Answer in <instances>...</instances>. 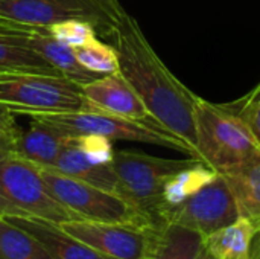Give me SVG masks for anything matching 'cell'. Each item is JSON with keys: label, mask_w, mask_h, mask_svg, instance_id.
<instances>
[{"label": "cell", "mask_w": 260, "mask_h": 259, "mask_svg": "<svg viewBox=\"0 0 260 259\" xmlns=\"http://www.w3.org/2000/svg\"><path fill=\"white\" fill-rule=\"evenodd\" d=\"M198 159L218 174H224L251 157L259 148L233 104L197 101Z\"/></svg>", "instance_id": "7a4b0ae2"}, {"label": "cell", "mask_w": 260, "mask_h": 259, "mask_svg": "<svg viewBox=\"0 0 260 259\" xmlns=\"http://www.w3.org/2000/svg\"><path fill=\"white\" fill-rule=\"evenodd\" d=\"M221 176L232 191L239 217L250 220L260 234V150Z\"/></svg>", "instance_id": "9a60e30c"}, {"label": "cell", "mask_w": 260, "mask_h": 259, "mask_svg": "<svg viewBox=\"0 0 260 259\" xmlns=\"http://www.w3.org/2000/svg\"><path fill=\"white\" fill-rule=\"evenodd\" d=\"M195 259H213V256H212V255L204 249V246H203V247H201V250L198 252V255H197V258Z\"/></svg>", "instance_id": "484cf974"}, {"label": "cell", "mask_w": 260, "mask_h": 259, "mask_svg": "<svg viewBox=\"0 0 260 259\" xmlns=\"http://www.w3.org/2000/svg\"><path fill=\"white\" fill-rule=\"evenodd\" d=\"M30 119L72 136H98L111 142L128 140L160 145L171 150H177L189 157L197 159L195 151L183 139L161 127L154 119L136 121L99 111H75L49 116H30Z\"/></svg>", "instance_id": "8992f818"}, {"label": "cell", "mask_w": 260, "mask_h": 259, "mask_svg": "<svg viewBox=\"0 0 260 259\" xmlns=\"http://www.w3.org/2000/svg\"><path fill=\"white\" fill-rule=\"evenodd\" d=\"M160 224L72 220L59 227L108 259H142Z\"/></svg>", "instance_id": "30bf717a"}, {"label": "cell", "mask_w": 260, "mask_h": 259, "mask_svg": "<svg viewBox=\"0 0 260 259\" xmlns=\"http://www.w3.org/2000/svg\"><path fill=\"white\" fill-rule=\"evenodd\" d=\"M239 217L232 191L221 174H215L177 205L157 212L160 224L178 226L203 238L225 227Z\"/></svg>", "instance_id": "ba28073f"}, {"label": "cell", "mask_w": 260, "mask_h": 259, "mask_svg": "<svg viewBox=\"0 0 260 259\" xmlns=\"http://www.w3.org/2000/svg\"><path fill=\"white\" fill-rule=\"evenodd\" d=\"M47 29L53 38H56L58 41L70 47L81 46L90 41L91 38H96L98 35L93 24L87 21H81V20H69V21L56 23V24L47 26Z\"/></svg>", "instance_id": "7402d4cb"}, {"label": "cell", "mask_w": 260, "mask_h": 259, "mask_svg": "<svg viewBox=\"0 0 260 259\" xmlns=\"http://www.w3.org/2000/svg\"><path fill=\"white\" fill-rule=\"evenodd\" d=\"M38 168L55 198L75 214L78 220L137 224L155 223L131 203L113 192L66 176L53 168Z\"/></svg>", "instance_id": "52a82bcc"}, {"label": "cell", "mask_w": 260, "mask_h": 259, "mask_svg": "<svg viewBox=\"0 0 260 259\" xmlns=\"http://www.w3.org/2000/svg\"><path fill=\"white\" fill-rule=\"evenodd\" d=\"M20 133L21 131L17 127L12 128V127H8V125L0 122V150L14 153Z\"/></svg>", "instance_id": "cb8c5ba5"}, {"label": "cell", "mask_w": 260, "mask_h": 259, "mask_svg": "<svg viewBox=\"0 0 260 259\" xmlns=\"http://www.w3.org/2000/svg\"><path fill=\"white\" fill-rule=\"evenodd\" d=\"M0 217L40 218L58 224L78 220L55 198L35 163L3 150H0Z\"/></svg>", "instance_id": "3957f363"}, {"label": "cell", "mask_w": 260, "mask_h": 259, "mask_svg": "<svg viewBox=\"0 0 260 259\" xmlns=\"http://www.w3.org/2000/svg\"><path fill=\"white\" fill-rule=\"evenodd\" d=\"M232 104L260 150V82L247 96Z\"/></svg>", "instance_id": "603a6c76"}, {"label": "cell", "mask_w": 260, "mask_h": 259, "mask_svg": "<svg viewBox=\"0 0 260 259\" xmlns=\"http://www.w3.org/2000/svg\"><path fill=\"white\" fill-rule=\"evenodd\" d=\"M120 6L117 0H0V15L44 27L81 20L93 24L96 32L105 37Z\"/></svg>", "instance_id": "9c48e42d"}, {"label": "cell", "mask_w": 260, "mask_h": 259, "mask_svg": "<svg viewBox=\"0 0 260 259\" xmlns=\"http://www.w3.org/2000/svg\"><path fill=\"white\" fill-rule=\"evenodd\" d=\"M72 139V134L30 119V128L20 133L14 153L38 166L52 168Z\"/></svg>", "instance_id": "2e32d148"}, {"label": "cell", "mask_w": 260, "mask_h": 259, "mask_svg": "<svg viewBox=\"0 0 260 259\" xmlns=\"http://www.w3.org/2000/svg\"><path fill=\"white\" fill-rule=\"evenodd\" d=\"M203 247V237L197 232L160 224L142 259H195Z\"/></svg>", "instance_id": "ac0fdd59"}, {"label": "cell", "mask_w": 260, "mask_h": 259, "mask_svg": "<svg viewBox=\"0 0 260 259\" xmlns=\"http://www.w3.org/2000/svg\"><path fill=\"white\" fill-rule=\"evenodd\" d=\"M44 26H32L0 15V73H41L62 76L30 46L29 40L44 32Z\"/></svg>", "instance_id": "8fae6325"}, {"label": "cell", "mask_w": 260, "mask_h": 259, "mask_svg": "<svg viewBox=\"0 0 260 259\" xmlns=\"http://www.w3.org/2000/svg\"><path fill=\"white\" fill-rule=\"evenodd\" d=\"M75 56L82 67L99 76L110 75L119 70L117 55L111 44L102 43L96 38L73 47Z\"/></svg>", "instance_id": "44dd1931"}, {"label": "cell", "mask_w": 260, "mask_h": 259, "mask_svg": "<svg viewBox=\"0 0 260 259\" xmlns=\"http://www.w3.org/2000/svg\"><path fill=\"white\" fill-rule=\"evenodd\" d=\"M82 93L90 101L94 111L136 121L152 119L137 92L119 72L82 84Z\"/></svg>", "instance_id": "7c38bea8"}, {"label": "cell", "mask_w": 260, "mask_h": 259, "mask_svg": "<svg viewBox=\"0 0 260 259\" xmlns=\"http://www.w3.org/2000/svg\"><path fill=\"white\" fill-rule=\"evenodd\" d=\"M0 259H52L38 240L0 217Z\"/></svg>", "instance_id": "ffe728a7"}, {"label": "cell", "mask_w": 260, "mask_h": 259, "mask_svg": "<svg viewBox=\"0 0 260 259\" xmlns=\"http://www.w3.org/2000/svg\"><path fill=\"white\" fill-rule=\"evenodd\" d=\"M198 162L201 160L193 157L177 160L139 151H114L111 165L117 179V195L155 221L154 215L163 203L169 182Z\"/></svg>", "instance_id": "5b68a950"}, {"label": "cell", "mask_w": 260, "mask_h": 259, "mask_svg": "<svg viewBox=\"0 0 260 259\" xmlns=\"http://www.w3.org/2000/svg\"><path fill=\"white\" fill-rule=\"evenodd\" d=\"M52 168L117 195V179L111 160H104L91 154L84 145L82 136H73Z\"/></svg>", "instance_id": "4fadbf2b"}, {"label": "cell", "mask_w": 260, "mask_h": 259, "mask_svg": "<svg viewBox=\"0 0 260 259\" xmlns=\"http://www.w3.org/2000/svg\"><path fill=\"white\" fill-rule=\"evenodd\" d=\"M41 243L52 259H108L82 241L66 234L58 223L40 218H5Z\"/></svg>", "instance_id": "5bb4252c"}, {"label": "cell", "mask_w": 260, "mask_h": 259, "mask_svg": "<svg viewBox=\"0 0 260 259\" xmlns=\"http://www.w3.org/2000/svg\"><path fill=\"white\" fill-rule=\"evenodd\" d=\"M0 105L11 114L26 116L94 111L82 84L41 73H0Z\"/></svg>", "instance_id": "277c9868"}, {"label": "cell", "mask_w": 260, "mask_h": 259, "mask_svg": "<svg viewBox=\"0 0 260 259\" xmlns=\"http://www.w3.org/2000/svg\"><path fill=\"white\" fill-rule=\"evenodd\" d=\"M29 46L37 53H40L47 63H50L62 76L78 84H87L99 78V75L91 73L85 67H82L75 56L73 47L53 38L49 34V29L34 35L29 40Z\"/></svg>", "instance_id": "d6986e66"}, {"label": "cell", "mask_w": 260, "mask_h": 259, "mask_svg": "<svg viewBox=\"0 0 260 259\" xmlns=\"http://www.w3.org/2000/svg\"><path fill=\"white\" fill-rule=\"evenodd\" d=\"M256 235V226L250 220L238 217L225 227L204 237L203 246L213 259H253Z\"/></svg>", "instance_id": "e0dca14e"}, {"label": "cell", "mask_w": 260, "mask_h": 259, "mask_svg": "<svg viewBox=\"0 0 260 259\" xmlns=\"http://www.w3.org/2000/svg\"><path fill=\"white\" fill-rule=\"evenodd\" d=\"M105 37L117 55V72L137 92L151 118L183 139L198 159L195 113L200 96L166 67L123 6Z\"/></svg>", "instance_id": "6da1fadb"}, {"label": "cell", "mask_w": 260, "mask_h": 259, "mask_svg": "<svg viewBox=\"0 0 260 259\" xmlns=\"http://www.w3.org/2000/svg\"><path fill=\"white\" fill-rule=\"evenodd\" d=\"M0 122L5 124V125H8V127H12V128L17 127L15 125V121H14V114H11L9 111H6L2 105H0Z\"/></svg>", "instance_id": "d4e9b609"}]
</instances>
